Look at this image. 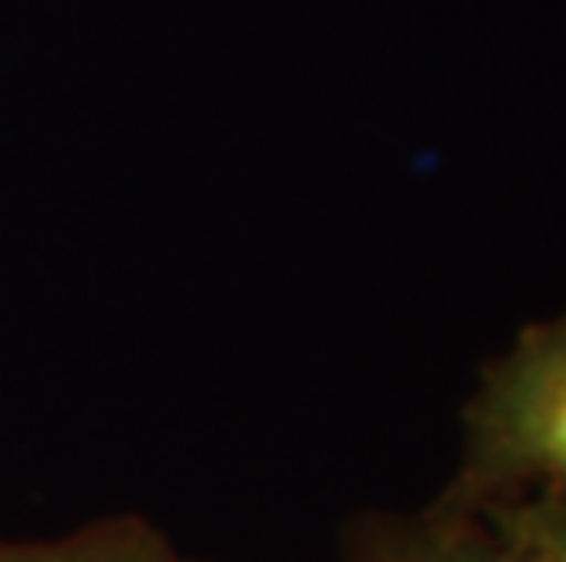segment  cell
Segmentation results:
<instances>
[{
    "label": "cell",
    "instance_id": "obj_1",
    "mask_svg": "<svg viewBox=\"0 0 566 562\" xmlns=\"http://www.w3.org/2000/svg\"><path fill=\"white\" fill-rule=\"evenodd\" d=\"M464 424L468 457L453 500H566V315L526 326L512 351L486 365Z\"/></svg>",
    "mask_w": 566,
    "mask_h": 562
},
{
    "label": "cell",
    "instance_id": "obj_2",
    "mask_svg": "<svg viewBox=\"0 0 566 562\" xmlns=\"http://www.w3.org/2000/svg\"><path fill=\"white\" fill-rule=\"evenodd\" d=\"M352 562H515L486 511L442 500L413 519L377 522L358 533Z\"/></svg>",
    "mask_w": 566,
    "mask_h": 562
},
{
    "label": "cell",
    "instance_id": "obj_3",
    "mask_svg": "<svg viewBox=\"0 0 566 562\" xmlns=\"http://www.w3.org/2000/svg\"><path fill=\"white\" fill-rule=\"evenodd\" d=\"M0 562H179L168 537L139 516L103 519L38 544H0Z\"/></svg>",
    "mask_w": 566,
    "mask_h": 562
},
{
    "label": "cell",
    "instance_id": "obj_4",
    "mask_svg": "<svg viewBox=\"0 0 566 562\" xmlns=\"http://www.w3.org/2000/svg\"><path fill=\"white\" fill-rule=\"evenodd\" d=\"M515 562H566V500L520 497L515 505H486Z\"/></svg>",
    "mask_w": 566,
    "mask_h": 562
},
{
    "label": "cell",
    "instance_id": "obj_5",
    "mask_svg": "<svg viewBox=\"0 0 566 562\" xmlns=\"http://www.w3.org/2000/svg\"><path fill=\"white\" fill-rule=\"evenodd\" d=\"M179 562H187V559H179Z\"/></svg>",
    "mask_w": 566,
    "mask_h": 562
}]
</instances>
